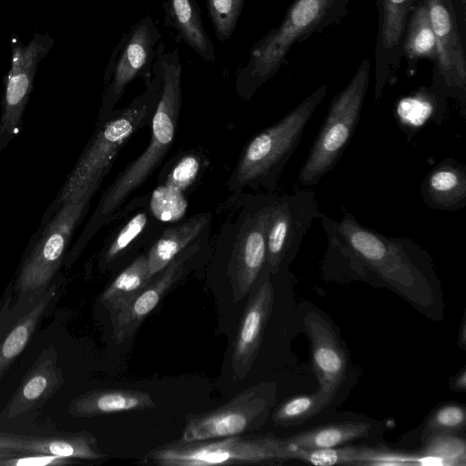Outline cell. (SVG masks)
I'll use <instances>...</instances> for the list:
<instances>
[{"instance_id": "1", "label": "cell", "mask_w": 466, "mask_h": 466, "mask_svg": "<svg viewBox=\"0 0 466 466\" xmlns=\"http://www.w3.org/2000/svg\"><path fill=\"white\" fill-rule=\"evenodd\" d=\"M319 218L327 238V271L371 276L417 306L432 305L431 258L411 238L385 236L346 210L339 220L322 212Z\"/></svg>"}, {"instance_id": "2", "label": "cell", "mask_w": 466, "mask_h": 466, "mask_svg": "<svg viewBox=\"0 0 466 466\" xmlns=\"http://www.w3.org/2000/svg\"><path fill=\"white\" fill-rule=\"evenodd\" d=\"M157 55L162 66V90L150 123L149 144L104 192L80 237L67 252L65 260L67 267L76 260L100 228L113 220L127 197L152 175L173 145L182 106V65L177 49L165 52V46L160 44Z\"/></svg>"}, {"instance_id": "3", "label": "cell", "mask_w": 466, "mask_h": 466, "mask_svg": "<svg viewBox=\"0 0 466 466\" xmlns=\"http://www.w3.org/2000/svg\"><path fill=\"white\" fill-rule=\"evenodd\" d=\"M162 77L161 62L156 55L145 90L127 106L115 109L104 120L96 122L93 136L45 213L41 224L77 192L98 189L122 147L135 133L151 123L161 95Z\"/></svg>"}, {"instance_id": "4", "label": "cell", "mask_w": 466, "mask_h": 466, "mask_svg": "<svg viewBox=\"0 0 466 466\" xmlns=\"http://www.w3.org/2000/svg\"><path fill=\"white\" fill-rule=\"evenodd\" d=\"M350 1L292 0L280 24L250 49L249 59L236 78L237 95L249 100L278 74L296 43L341 23L348 15Z\"/></svg>"}, {"instance_id": "5", "label": "cell", "mask_w": 466, "mask_h": 466, "mask_svg": "<svg viewBox=\"0 0 466 466\" xmlns=\"http://www.w3.org/2000/svg\"><path fill=\"white\" fill-rule=\"evenodd\" d=\"M327 92L328 86L321 85L278 122L256 134L246 144L228 178V187L231 192L238 194L246 188L275 191L308 122Z\"/></svg>"}, {"instance_id": "6", "label": "cell", "mask_w": 466, "mask_h": 466, "mask_svg": "<svg viewBox=\"0 0 466 466\" xmlns=\"http://www.w3.org/2000/svg\"><path fill=\"white\" fill-rule=\"evenodd\" d=\"M95 188L77 192L43 225L17 273L18 300L11 311L24 314L48 289L68 252L72 237L88 210Z\"/></svg>"}, {"instance_id": "7", "label": "cell", "mask_w": 466, "mask_h": 466, "mask_svg": "<svg viewBox=\"0 0 466 466\" xmlns=\"http://www.w3.org/2000/svg\"><path fill=\"white\" fill-rule=\"evenodd\" d=\"M275 193L244 196L220 228L218 247L227 256V274L236 300L246 296L266 264V238Z\"/></svg>"}, {"instance_id": "8", "label": "cell", "mask_w": 466, "mask_h": 466, "mask_svg": "<svg viewBox=\"0 0 466 466\" xmlns=\"http://www.w3.org/2000/svg\"><path fill=\"white\" fill-rule=\"evenodd\" d=\"M371 65L364 58L347 86L329 103L323 124L298 176L303 187L316 186L340 158L360 121Z\"/></svg>"}, {"instance_id": "9", "label": "cell", "mask_w": 466, "mask_h": 466, "mask_svg": "<svg viewBox=\"0 0 466 466\" xmlns=\"http://www.w3.org/2000/svg\"><path fill=\"white\" fill-rule=\"evenodd\" d=\"M289 460L284 440L236 435L197 441L181 439L149 451L143 459L159 466L268 464Z\"/></svg>"}, {"instance_id": "10", "label": "cell", "mask_w": 466, "mask_h": 466, "mask_svg": "<svg viewBox=\"0 0 466 466\" xmlns=\"http://www.w3.org/2000/svg\"><path fill=\"white\" fill-rule=\"evenodd\" d=\"M48 33H36L27 43L13 35L11 63L4 77V96L0 117V154L22 128L23 114L29 101L41 61L54 46Z\"/></svg>"}, {"instance_id": "11", "label": "cell", "mask_w": 466, "mask_h": 466, "mask_svg": "<svg viewBox=\"0 0 466 466\" xmlns=\"http://www.w3.org/2000/svg\"><path fill=\"white\" fill-rule=\"evenodd\" d=\"M161 34L151 15L140 19L113 50L104 75L105 89L97 121L104 120L137 76L149 74Z\"/></svg>"}, {"instance_id": "12", "label": "cell", "mask_w": 466, "mask_h": 466, "mask_svg": "<svg viewBox=\"0 0 466 466\" xmlns=\"http://www.w3.org/2000/svg\"><path fill=\"white\" fill-rule=\"evenodd\" d=\"M434 35L437 55L431 87L455 99L466 116V57L454 0H423Z\"/></svg>"}, {"instance_id": "13", "label": "cell", "mask_w": 466, "mask_h": 466, "mask_svg": "<svg viewBox=\"0 0 466 466\" xmlns=\"http://www.w3.org/2000/svg\"><path fill=\"white\" fill-rule=\"evenodd\" d=\"M319 214L313 190L276 195L266 238L265 268L270 273L283 270L292 261L305 234Z\"/></svg>"}, {"instance_id": "14", "label": "cell", "mask_w": 466, "mask_h": 466, "mask_svg": "<svg viewBox=\"0 0 466 466\" xmlns=\"http://www.w3.org/2000/svg\"><path fill=\"white\" fill-rule=\"evenodd\" d=\"M269 406L266 386L250 387L222 406L187 416L180 439L197 441L242 435L262 423Z\"/></svg>"}, {"instance_id": "15", "label": "cell", "mask_w": 466, "mask_h": 466, "mask_svg": "<svg viewBox=\"0 0 466 466\" xmlns=\"http://www.w3.org/2000/svg\"><path fill=\"white\" fill-rule=\"evenodd\" d=\"M209 237L206 235L180 252L131 301L110 313L113 338L121 343L130 338L145 319L156 309L167 292L189 272L208 251Z\"/></svg>"}, {"instance_id": "16", "label": "cell", "mask_w": 466, "mask_h": 466, "mask_svg": "<svg viewBox=\"0 0 466 466\" xmlns=\"http://www.w3.org/2000/svg\"><path fill=\"white\" fill-rule=\"evenodd\" d=\"M420 0H376L378 28L375 54L374 100L379 102L387 85L397 81L402 60V42L409 18Z\"/></svg>"}, {"instance_id": "17", "label": "cell", "mask_w": 466, "mask_h": 466, "mask_svg": "<svg viewBox=\"0 0 466 466\" xmlns=\"http://www.w3.org/2000/svg\"><path fill=\"white\" fill-rule=\"evenodd\" d=\"M258 280L259 285L246 306L232 346L230 362L238 380H243L253 366L273 309L274 286L265 267Z\"/></svg>"}, {"instance_id": "18", "label": "cell", "mask_w": 466, "mask_h": 466, "mask_svg": "<svg viewBox=\"0 0 466 466\" xmlns=\"http://www.w3.org/2000/svg\"><path fill=\"white\" fill-rule=\"evenodd\" d=\"M38 454L87 461H99L106 457L99 449L95 436L85 431L52 435L0 431V465L7 459Z\"/></svg>"}, {"instance_id": "19", "label": "cell", "mask_w": 466, "mask_h": 466, "mask_svg": "<svg viewBox=\"0 0 466 466\" xmlns=\"http://www.w3.org/2000/svg\"><path fill=\"white\" fill-rule=\"evenodd\" d=\"M310 340L311 360L319 390L331 400L345 380L347 354L331 325L319 314L309 312L304 318Z\"/></svg>"}, {"instance_id": "20", "label": "cell", "mask_w": 466, "mask_h": 466, "mask_svg": "<svg viewBox=\"0 0 466 466\" xmlns=\"http://www.w3.org/2000/svg\"><path fill=\"white\" fill-rule=\"evenodd\" d=\"M205 158L190 152L180 157L167 173L165 180L148 198L152 214L161 222H176L187 211L185 193L193 186L206 166Z\"/></svg>"}, {"instance_id": "21", "label": "cell", "mask_w": 466, "mask_h": 466, "mask_svg": "<svg viewBox=\"0 0 466 466\" xmlns=\"http://www.w3.org/2000/svg\"><path fill=\"white\" fill-rule=\"evenodd\" d=\"M64 381L56 351L53 349L43 350L1 413V418L9 420L41 406Z\"/></svg>"}, {"instance_id": "22", "label": "cell", "mask_w": 466, "mask_h": 466, "mask_svg": "<svg viewBox=\"0 0 466 466\" xmlns=\"http://www.w3.org/2000/svg\"><path fill=\"white\" fill-rule=\"evenodd\" d=\"M420 195L425 206L432 209L457 211L466 206V167L448 157L425 176Z\"/></svg>"}, {"instance_id": "23", "label": "cell", "mask_w": 466, "mask_h": 466, "mask_svg": "<svg viewBox=\"0 0 466 466\" xmlns=\"http://www.w3.org/2000/svg\"><path fill=\"white\" fill-rule=\"evenodd\" d=\"M211 221L212 215L204 212L162 228L146 254L150 275L155 277L180 252L208 235Z\"/></svg>"}, {"instance_id": "24", "label": "cell", "mask_w": 466, "mask_h": 466, "mask_svg": "<svg viewBox=\"0 0 466 466\" xmlns=\"http://www.w3.org/2000/svg\"><path fill=\"white\" fill-rule=\"evenodd\" d=\"M162 223L152 214L147 198L144 207L128 216L108 238L100 254L99 266L111 267L147 241L153 242Z\"/></svg>"}, {"instance_id": "25", "label": "cell", "mask_w": 466, "mask_h": 466, "mask_svg": "<svg viewBox=\"0 0 466 466\" xmlns=\"http://www.w3.org/2000/svg\"><path fill=\"white\" fill-rule=\"evenodd\" d=\"M154 408L156 403L147 391L130 389H97L86 391L72 400L68 411L72 416L86 418Z\"/></svg>"}, {"instance_id": "26", "label": "cell", "mask_w": 466, "mask_h": 466, "mask_svg": "<svg viewBox=\"0 0 466 466\" xmlns=\"http://www.w3.org/2000/svg\"><path fill=\"white\" fill-rule=\"evenodd\" d=\"M446 105L447 98L441 94L431 86H421L397 102L394 117L410 141L428 122L442 123Z\"/></svg>"}, {"instance_id": "27", "label": "cell", "mask_w": 466, "mask_h": 466, "mask_svg": "<svg viewBox=\"0 0 466 466\" xmlns=\"http://www.w3.org/2000/svg\"><path fill=\"white\" fill-rule=\"evenodd\" d=\"M165 24L174 28L180 39L204 61L214 62L216 52L205 30L196 0H167L163 4Z\"/></svg>"}, {"instance_id": "28", "label": "cell", "mask_w": 466, "mask_h": 466, "mask_svg": "<svg viewBox=\"0 0 466 466\" xmlns=\"http://www.w3.org/2000/svg\"><path fill=\"white\" fill-rule=\"evenodd\" d=\"M56 283L49 285L46 292L0 338V379L29 342L56 294Z\"/></svg>"}, {"instance_id": "29", "label": "cell", "mask_w": 466, "mask_h": 466, "mask_svg": "<svg viewBox=\"0 0 466 466\" xmlns=\"http://www.w3.org/2000/svg\"><path fill=\"white\" fill-rule=\"evenodd\" d=\"M436 55V38L429 11L423 0H420L409 18L402 42V58L407 62V76L416 74L420 60L434 62Z\"/></svg>"}, {"instance_id": "30", "label": "cell", "mask_w": 466, "mask_h": 466, "mask_svg": "<svg viewBox=\"0 0 466 466\" xmlns=\"http://www.w3.org/2000/svg\"><path fill=\"white\" fill-rule=\"evenodd\" d=\"M370 429V423L359 421L328 424L290 436L284 442L289 448L303 450L335 448L365 438Z\"/></svg>"}, {"instance_id": "31", "label": "cell", "mask_w": 466, "mask_h": 466, "mask_svg": "<svg viewBox=\"0 0 466 466\" xmlns=\"http://www.w3.org/2000/svg\"><path fill=\"white\" fill-rule=\"evenodd\" d=\"M146 254L137 256L110 283L101 295L102 305L116 311L136 298L153 279Z\"/></svg>"}, {"instance_id": "32", "label": "cell", "mask_w": 466, "mask_h": 466, "mask_svg": "<svg viewBox=\"0 0 466 466\" xmlns=\"http://www.w3.org/2000/svg\"><path fill=\"white\" fill-rule=\"evenodd\" d=\"M287 450L289 460H299L317 466L367 465L371 454V448L361 446L318 450L287 447Z\"/></svg>"}, {"instance_id": "33", "label": "cell", "mask_w": 466, "mask_h": 466, "mask_svg": "<svg viewBox=\"0 0 466 466\" xmlns=\"http://www.w3.org/2000/svg\"><path fill=\"white\" fill-rule=\"evenodd\" d=\"M331 400L317 390L315 393L299 395L283 401L274 411L272 420L279 426H293L304 422L318 414Z\"/></svg>"}, {"instance_id": "34", "label": "cell", "mask_w": 466, "mask_h": 466, "mask_svg": "<svg viewBox=\"0 0 466 466\" xmlns=\"http://www.w3.org/2000/svg\"><path fill=\"white\" fill-rule=\"evenodd\" d=\"M421 455L435 458L442 465L464 466L465 441L451 433H433L423 447Z\"/></svg>"}, {"instance_id": "35", "label": "cell", "mask_w": 466, "mask_h": 466, "mask_svg": "<svg viewBox=\"0 0 466 466\" xmlns=\"http://www.w3.org/2000/svg\"><path fill=\"white\" fill-rule=\"evenodd\" d=\"M245 0H206L211 24L220 42L229 39L241 15Z\"/></svg>"}, {"instance_id": "36", "label": "cell", "mask_w": 466, "mask_h": 466, "mask_svg": "<svg viewBox=\"0 0 466 466\" xmlns=\"http://www.w3.org/2000/svg\"><path fill=\"white\" fill-rule=\"evenodd\" d=\"M465 409L459 404H446L437 409L426 422L425 430L433 433H451L465 427Z\"/></svg>"}, {"instance_id": "37", "label": "cell", "mask_w": 466, "mask_h": 466, "mask_svg": "<svg viewBox=\"0 0 466 466\" xmlns=\"http://www.w3.org/2000/svg\"><path fill=\"white\" fill-rule=\"evenodd\" d=\"M76 460L49 454H38L7 459L2 461L1 465H63L75 463Z\"/></svg>"}, {"instance_id": "38", "label": "cell", "mask_w": 466, "mask_h": 466, "mask_svg": "<svg viewBox=\"0 0 466 466\" xmlns=\"http://www.w3.org/2000/svg\"><path fill=\"white\" fill-rule=\"evenodd\" d=\"M451 387L457 391H465L466 390V370L463 368L452 380Z\"/></svg>"}, {"instance_id": "39", "label": "cell", "mask_w": 466, "mask_h": 466, "mask_svg": "<svg viewBox=\"0 0 466 466\" xmlns=\"http://www.w3.org/2000/svg\"><path fill=\"white\" fill-rule=\"evenodd\" d=\"M461 335H460V339H459V341H460V344L462 348H465V335H466V332H465V321L462 322L461 324Z\"/></svg>"}, {"instance_id": "40", "label": "cell", "mask_w": 466, "mask_h": 466, "mask_svg": "<svg viewBox=\"0 0 466 466\" xmlns=\"http://www.w3.org/2000/svg\"><path fill=\"white\" fill-rule=\"evenodd\" d=\"M458 3L461 5V7L463 11V14L465 13L466 8V0H458Z\"/></svg>"}]
</instances>
